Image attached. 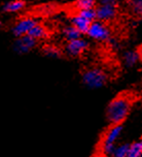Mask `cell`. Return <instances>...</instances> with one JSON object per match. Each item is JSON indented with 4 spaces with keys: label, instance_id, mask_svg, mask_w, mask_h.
Masks as SVG:
<instances>
[{
    "label": "cell",
    "instance_id": "obj_7",
    "mask_svg": "<svg viewBox=\"0 0 142 157\" xmlns=\"http://www.w3.org/2000/svg\"><path fill=\"white\" fill-rule=\"evenodd\" d=\"M88 47H89V44L87 41L82 38H79V39H76V40L68 41V44H66V52L70 56L77 57V56H79L80 54H82V53L88 49Z\"/></svg>",
    "mask_w": 142,
    "mask_h": 157
},
{
    "label": "cell",
    "instance_id": "obj_2",
    "mask_svg": "<svg viewBox=\"0 0 142 157\" xmlns=\"http://www.w3.org/2000/svg\"><path fill=\"white\" fill-rule=\"evenodd\" d=\"M107 82V75L99 68L88 69L82 75V83L90 89L101 88Z\"/></svg>",
    "mask_w": 142,
    "mask_h": 157
},
{
    "label": "cell",
    "instance_id": "obj_4",
    "mask_svg": "<svg viewBox=\"0 0 142 157\" xmlns=\"http://www.w3.org/2000/svg\"><path fill=\"white\" fill-rule=\"evenodd\" d=\"M88 35L91 38L99 41H106L110 39V30L103 22L96 20L91 24Z\"/></svg>",
    "mask_w": 142,
    "mask_h": 157
},
{
    "label": "cell",
    "instance_id": "obj_16",
    "mask_svg": "<svg viewBox=\"0 0 142 157\" xmlns=\"http://www.w3.org/2000/svg\"><path fill=\"white\" fill-rule=\"evenodd\" d=\"M43 53L44 55L49 56V57L52 58H58L61 56V51L58 49L57 47L52 46V44H47L43 48Z\"/></svg>",
    "mask_w": 142,
    "mask_h": 157
},
{
    "label": "cell",
    "instance_id": "obj_20",
    "mask_svg": "<svg viewBox=\"0 0 142 157\" xmlns=\"http://www.w3.org/2000/svg\"><path fill=\"white\" fill-rule=\"evenodd\" d=\"M131 8L133 13L138 16H142V0H135V1L130 2Z\"/></svg>",
    "mask_w": 142,
    "mask_h": 157
},
{
    "label": "cell",
    "instance_id": "obj_18",
    "mask_svg": "<svg viewBox=\"0 0 142 157\" xmlns=\"http://www.w3.org/2000/svg\"><path fill=\"white\" fill-rule=\"evenodd\" d=\"M78 15L83 17L85 19H87L88 21H90L91 23L96 21L97 19V13H96V8H92V10H80L77 13Z\"/></svg>",
    "mask_w": 142,
    "mask_h": 157
},
{
    "label": "cell",
    "instance_id": "obj_15",
    "mask_svg": "<svg viewBox=\"0 0 142 157\" xmlns=\"http://www.w3.org/2000/svg\"><path fill=\"white\" fill-rule=\"evenodd\" d=\"M96 2L94 0H78V1H75L74 6L76 7V10H92L95 7Z\"/></svg>",
    "mask_w": 142,
    "mask_h": 157
},
{
    "label": "cell",
    "instance_id": "obj_6",
    "mask_svg": "<svg viewBox=\"0 0 142 157\" xmlns=\"http://www.w3.org/2000/svg\"><path fill=\"white\" fill-rule=\"evenodd\" d=\"M35 39L32 38L31 36L26 35L16 39L15 41V44H13V50L16 53H19V54H26V53L31 51L33 48L35 47Z\"/></svg>",
    "mask_w": 142,
    "mask_h": 157
},
{
    "label": "cell",
    "instance_id": "obj_9",
    "mask_svg": "<svg viewBox=\"0 0 142 157\" xmlns=\"http://www.w3.org/2000/svg\"><path fill=\"white\" fill-rule=\"evenodd\" d=\"M91 24L92 23L90 21H88L87 19H85L83 17L78 15V13L71 17V25L74 26L76 29H78L82 34L83 33H87L88 34L89 29H90V27H91Z\"/></svg>",
    "mask_w": 142,
    "mask_h": 157
},
{
    "label": "cell",
    "instance_id": "obj_1",
    "mask_svg": "<svg viewBox=\"0 0 142 157\" xmlns=\"http://www.w3.org/2000/svg\"><path fill=\"white\" fill-rule=\"evenodd\" d=\"M132 106V99L126 93L118 94L109 102L106 109V118L112 125H119L127 118Z\"/></svg>",
    "mask_w": 142,
    "mask_h": 157
},
{
    "label": "cell",
    "instance_id": "obj_5",
    "mask_svg": "<svg viewBox=\"0 0 142 157\" xmlns=\"http://www.w3.org/2000/svg\"><path fill=\"white\" fill-rule=\"evenodd\" d=\"M37 25V22L32 18H23L19 20L16 23L13 25L12 31L16 37L20 38L23 36L29 35L30 31Z\"/></svg>",
    "mask_w": 142,
    "mask_h": 157
},
{
    "label": "cell",
    "instance_id": "obj_19",
    "mask_svg": "<svg viewBox=\"0 0 142 157\" xmlns=\"http://www.w3.org/2000/svg\"><path fill=\"white\" fill-rule=\"evenodd\" d=\"M116 149L115 144H105L102 145V152L106 157H113V154H115V151Z\"/></svg>",
    "mask_w": 142,
    "mask_h": 157
},
{
    "label": "cell",
    "instance_id": "obj_8",
    "mask_svg": "<svg viewBox=\"0 0 142 157\" xmlns=\"http://www.w3.org/2000/svg\"><path fill=\"white\" fill-rule=\"evenodd\" d=\"M122 126L119 125H111V127L104 133L102 140V145L105 144H115L116 140L118 139L119 136L122 134Z\"/></svg>",
    "mask_w": 142,
    "mask_h": 157
},
{
    "label": "cell",
    "instance_id": "obj_21",
    "mask_svg": "<svg viewBox=\"0 0 142 157\" xmlns=\"http://www.w3.org/2000/svg\"><path fill=\"white\" fill-rule=\"evenodd\" d=\"M138 54H139V57H140V59L142 60V47L139 49V51H138Z\"/></svg>",
    "mask_w": 142,
    "mask_h": 157
},
{
    "label": "cell",
    "instance_id": "obj_3",
    "mask_svg": "<svg viewBox=\"0 0 142 157\" xmlns=\"http://www.w3.org/2000/svg\"><path fill=\"white\" fill-rule=\"evenodd\" d=\"M97 20L101 22L110 21L118 13V2L112 0H104L96 7Z\"/></svg>",
    "mask_w": 142,
    "mask_h": 157
},
{
    "label": "cell",
    "instance_id": "obj_12",
    "mask_svg": "<svg viewBox=\"0 0 142 157\" xmlns=\"http://www.w3.org/2000/svg\"><path fill=\"white\" fill-rule=\"evenodd\" d=\"M47 30L46 28L42 26V25L40 24H37L36 26L33 28V29L30 31L29 33V36H31L32 38H34L35 40H37V39H42V38H46L47 36Z\"/></svg>",
    "mask_w": 142,
    "mask_h": 157
},
{
    "label": "cell",
    "instance_id": "obj_17",
    "mask_svg": "<svg viewBox=\"0 0 142 157\" xmlns=\"http://www.w3.org/2000/svg\"><path fill=\"white\" fill-rule=\"evenodd\" d=\"M130 150L129 144H122L116 146V149L113 154V157H127Z\"/></svg>",
    "mask_w": 142,
    "mask_h": 157
},
{
    "label": "cell",
    "instance_id": "obj_10",
    "mask_svg": "<svg viewBox=\"0 0 142 157\" xmlns=\"http://www.w3.org/2000/svg\"><path fill=\"white\" fill-rule=\"evenodd\" d=\"M63 34L68 41H72V40H76V39L82 38V33L80 32L78 29H76L74 26L70 25V26H67L66 28H64Z\"/></svg>",
    "mask_w": 142,
    "mask_h": 157
},
{
    "label": "cell",
    "instance_id": "obj_13",
    "mask_svg": "<svg viewBox=\"0 0 142 157\" xmlns=\"http://www.w3.org/2000/svg\"><path fill=\"white\" fill-rule=\"evenodd\" d=\"M140 60L138 52L135 51H128L124 54V62L127 66L132 67L135 64L138 63V61Z\"/></svg>",
    "mask_w": 142,
    "mask_h": 157
},
{
    "label": "cell",
    "instance_id": "obj_11",
    "mask_svg": "<svg viewBox=\"0 0 142 157\" xmlns=\"http://www.w3.org/2000/svg\"><path fill=\"white\" fill-rule=\"evenodd\" d=\"M26 2L23 0H16V1H9L3 5V12L5 13H16L25 7Z\"/></svg>",
    "mask_w": 142,
    "mask_h": 157
},
{
    "label": "cell",
    "instance_id": "obj_14",
    "mask_svg": "<svg viewBox=\"0 0 142 157\" xmlns=\"http://www.w3.org/2000/svg\"><path fill=\"white\" fill-rule=\"evenodd\" d=\"M127 157H142V140L130 145V150Z\"/></svg>",
    "mask_w": 142,
    "mask_h": 157
}]
</instances>
